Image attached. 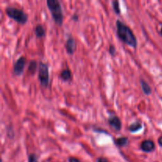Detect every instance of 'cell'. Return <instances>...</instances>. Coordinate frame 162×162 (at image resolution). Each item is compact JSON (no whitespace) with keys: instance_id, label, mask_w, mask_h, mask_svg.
Returning a JSON list of instances; mask_svg holds the SVG:
<instances>
[{"instance_id":"1","label":"cell","mask_w":162,"mask_h":162,"mask_svg":"<svg viewBox=\"0 0 162 162\" xmlns=\"http://www.w3.org/2000/svg\"><path fill=\"white\" fill-rule=\"evenodd\" d=\"M115 25H116V33L119 40L130 47H137L138 40L130 27L120 20H117Z\"/></svg>"},{"instance_id":"2","label":"cell","mask_w":162,"mask_h":162,"mask_svg":"<svg viewBox=\"0 0 162 162\" xmlns=\"http://www.w3.org/2000/svg\"><path fill=\"white\" fill-rule=\"evenodd\" d=\"M47 7L50 10L52 17L55 24L61 26L63 22V13L61 4L58 0H47Z\"/></svg>"},{"instance_id":"3","label":"cell","mask_w":162,"mask_h":162,"mask_svg":"<svg viewBox=\"0 0 162 162\" xmlns=\"http://www.w3.org/2000/svg\"><path fill=\"white\" fill-rule=\"evenodd\" d=\"M6 14L20 25H25L28 22V14L21 9L13 7H7L5 9Z\"/></svg>"},{"instance_id":"4","label":"cell","mask_w":162,"mask_h":162,"mask_svg":"<svg viewBox=\"0 0 162 162\" xmlns=\"http://www.w3.org/2000/svg\"><path fill=\"white\" fill-rule=\"evenodd\" d=\"M38 79L40 85L46 88L49 85V67L47 63L40 62L38 66Z\"/></svg>"},{"instance_id":"5","label":"cell","mask_w":162,"mask_h":162,"mask_svg":"<svg viewBox=\"0 0 162 162\" xmlns=\"http://www.w3.org/2000/svg\"><path fill=\"white\" fill-rule=\"evenodd\" d=\"M25 63H26V58L25 56H21L18 58L17 61L14 63L13 67V73L15 76H20L24 71Z\"/></svg>"},{"instance_id":"6","label":"cell","mask_w":162,"mask_h":162,"mask_svg":"<svg viewBox=\"0 0 162 162\" xmlns=\"http://www.w3.org/2000/svg\"><path fill=\"white\" fill-rule=\"evenodd\" d=\"M108 123L115 131H119L122 128V122L119 117L115 115H111L108 119Z\"/></svg>"},{"instance_id":"7","label":"cell","mask_w":162,"mask_h":162,"mask_svg":"<svg viewBox=\"0 0 162 162\" xmlns=\"http://www.w3.org/2000/svg\"><path fill=\"white\" fill-rule=\"evenodd\" d=\"M140 149L143 152L150 153L155 149V144L150 139H146V140H144L141 142Z\"/></svg>"},{"instance_id":"8","label":"cell","mask_w":162,"mask_h":162,"mask_svg":"<svg viewBox=\"0 0 162 162\" xmlns=\"http://www.w3.org/2000/svg\"><path fill=\"white\" fill-rule=\"evenodd\" d=\"M65 48L66 50H67V52L69 55H72V54H73L75 52L76 48H77V45H76L75 40L73 39V37H68L67 42H66Z\"/></svg>"},{"instance_id":"9","label":"cell","mask_w":162,"mask_h":162,"mask_svg":"<svg viewBox=\"0 0 162 162\" xmlns=\"http://www.w3.org/2000/svg\"><path fill=\"white\" fill-rule=\"evenodd\" d=\"M142 128V124L141 121H135L133 124H130L128 127V130L130 131L131 133H135L138 132L139 130H140Z\"/></svg>"},{"instance_id":"10","label":"cell","mask_w":162,"mask_h":162,"mask_svg":"<svg viewBox=\"0 0 162 162\" xmlns=\"http://www.w3.org/2000/svg\"><path fill=\"white\" fill-rule=\"evenodd\" d=\"M129 139L127 137H119L116 138L114 140V143L117 147H124L128 144Z\"/></svg>"},{"instance_id":"11","label":"cell","mask_w":162,"mask_h":162,"mask_svg":"<svg viewBox=\"0 0 162 162\" xmlns=\"http://www.w3.org/2000/svg\"><path fill=\"white\" fill-rule=\"evenodd\" d=\"M140 84H141V88L142 89V92L145 94V95L149 96V94L152 93V89H151L150 86L148 83H147L145 81H144L143 79H141L140 80Z\"/></svg>"},{"instance_id":"12","label":"cell","mask_w":162,"mask_h":162,"mask_svg":"<svg viewBox=\"0 0 162 162\" xmlns=\"http://www.w3.org/2000/svg\"><path fill=\"white\" fill-rule=\"evenodd\" d=\"M60 78L63 81H64V82H68V81L71 80L72 73L70 70H69V69L67 68L63 70L60 73Z\"/></svg>"},{"instance_id":"13","label":"cell","mask_w":162,"mask_h":162,"mask_svg":"<svg viewBox=\"0 0 162 162\" xmlns=\"http://www.w3.org/2000/svg\"><path fill=\"white\" fill-rule=\"evenodd\" d=\"M34 33H35L36 37L37 38H40V37H43L45 34V30H44V28L42 25L39 24L37 25V26L35 27V29H34Z\"/></svg>"},{"instance_id":"14","label":"cell","mask_w":162,"mask_h":162,"mask_svg":"<svg viewBox=\"0 0 162 162\" xmlns=\"http://www.w3.org/2000/svg\"><path fill=\"white\" fill-rule=\"evenodd\" d=\"M37 61L31 60L30 62H29V64H28V72H29L32 75H33L34 73H36V71H37Z\"/></svg>"},{"instance_id":"15","label":"cell","mask_w":162,"mask_h":162,"mask_svg":"<svg viewBox=\"0 0 162 162\" xmlns=\"http://www.w3.org/2000/svg\"><path fill=\"white\" fill-rule=\"evenodd\" d=\"M112 9H113L114 12L116 13L117 15H119L121 13V10H120V7H119V1H117V0L112 1Z\"/></svg>"},{"instance_id":"16","label":"cell","mask_w":162,"mask_h":162,"mask_svg":"<svg viewBox=\"0 0 162 162\" xmlns=\"http://www.w3.org/2000/svg\"><path fill=\"white\" fill-rule=\"evenodd\" d=\"M28 162H39L38 157H37V154H29V156H28Z\"/></svg>"},{"instance_id":"17","label":"cell","mask_w":162,"mask_h":162,"mask_svg":"<svg viewBox=\"0 0 162 162\" xmlns=\"http://www.w3.org/2000/svg\"><path fill=\"white\" fill-rule=\"evenodd\" d=\"M109 52L111 55L114 56V55H115V53H116V49H115V46L112 45V44H111L109 48Z\"/></svg>"},{"instance_id":"18","label":"cell","mask_w":162,"mask_h":162,"mask_svg":"<svg viewBox=\"0 0 162 162\" xmlns=\"http://www.w3.org/2000/svg\"><path fill=\"white\" fill-rule=\"evenodd\" d=\"M68 161L69 162H81L79 159H78L77 157H69Z\"/></svg>"},{"instance_id":"19","label":"cell","mask_w":162,"mask_h":162,"mask_svg":"<svg viewBox=\"0 0 162 162\" xmlns=\"http://www.w3.org/2000/svg\"><path fill=\"white\" fill-rule=\"evenodd\" d=\"M96 162H109V160H108L105 157H98V158H97Z\"/></svg>"},{"instance_id":"20","label":"cell","mask_w":162,"mask_h":162,"mask_svg":"<svg viewBox=\"0 0 162 162\" xmlns=\"http://www.w3.org/2000/svg\"><path fill=\"white\" fill-rule=\"evenodd\" d=\"M72 19H73L74 22H77L78 20V16L77 13H73V16H72Z\"/></svg>"},{"instance_id":"21","label":"cell","mask_w":162,"mask_h":162,"mask_svg":"<svg viewBox=\"0 0 162 162\" xmlns=\"http://www.w3.org/2000/svg\"><path fill=\"white\" fill-rule=\"evenodd\" d=\"M158 144L162 147V134L160 136V137H159V139H158Z\"/></svg>"},{"instance_id":"22","label":"cell","mask_w":162,"mask_h":162,"mask_svg":"<svg viewBox=\"0 0 162 162\" xmlns=\"http://www.w3.org/2000/svg\"><path fill=\"white\" fill-rule=\"evenodd\" d=\"M159 33H160V35L162 37V27H161V28H160V32H159Z\"/></svg>"}]
</instances>
